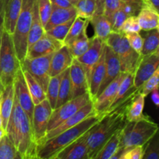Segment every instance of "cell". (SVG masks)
<instances>
[{"mask_svg":"<svg viewBox=\"0 0 159 159\" xmlns=\"http://www.w3.org/2000/svg\"><path fill=\"white\" fill-rule=\"evenodd\" d=\"M101 118L102 116L94 113L77 125L37 144L36 146V155L38 159L54 158L61 151L76 141L93 126L96 125Z\"/></svg>","mask_w":159,"mask_h":159,"instance_id":"cell-3","label":"cell"},{"mask_svg":"<svg viewBox=\"0 0 159 159\" xmlns=\"http://www.w3.org/2000/svg\"><path fill=\"white\" fill-rule=\"evenodd\" d=\"M75 19L70 20L69 21H67L65 23H61V24L57 25V26H54L51 29L45 31V33L49 36H51V37H52L53 38L56 39L57 40H60V41L64 43V40H65V37H66L67 34H68Z\"/></svg>","mask_w":159,"mask_h":159,"instance_id":"cell-39","label":"cell"},{"mask_svg":"<svg viewBox=\"0 0 159 159\" xmlns=\"http://www.w3.org/2000/svg\"><path fill=\"white\" fill-rule=\"evenodd\" d=\"M22 71L23 72V75H24L30 94L32 98L33 102H34V106L37 105V104L42 102L43 99H46V93H45L43 88L40 86V84L28 71H24V70H22Z\"/></svg>","mask_w":159,"mask_h":159,"instance_id":"cell-31","label":"cell"},{"mask_svg":"<svg viewBox=\"0 0 159 159\" xmlns=\"http://www.w3.org/2000/svg\"><path fill=\"white\" fill-rule=\"evenodd\" d=\"M123 129V128H122ZM120 130L116 132L107 143L98 152L92 159H109L117 151L120 144Z\"/></svg>","mask_w":159,"mask_h":159,"instance_id":"cell-34","label":"cell"},{"mask_svg":"<svg viewBox=\"0 0 159 159\" xmlns=\"http://www.w3.org/2000/svg\"><path fill=\"white\" fill-rule=\"evenodd\" d=\"M77 16L75 6L70 8H59L52 6L51 16L44 26V30L47 31L57 25L61 24Z\"/></svg>","mask_w":159,"mask_h":159,"instance_id":"cell-24","label":"cell"},{"mask_svg":"<svg viewBox=\"0 0 159 159\" xmlns=\"http://www.w3.org/2000/svg\"><path fill=\"white\" fill-rule=\"evenodd\" d=\"M34 2L35 0H23L21 10L12 34L16 54L20 62L24 60L27 52L28 35L32 21Z\"/></svg>","mask_w":159,"mask_h":159,"instance_id":"cell-7","label":"cell"},{"mask_svg":"<svg viewBox=\"0 0 159 159\" xmlns=\"http://www.w3.org/2000/svg\"><path fill=\"white\" fill-rule=\"evenodd\" d=\"M37 9H38L39 16L42 25L44 28L45 25L49 20L52 10V4L51 0H37Z\"/></svg>","mask_w":159,"mask_h":159,"instance_id":"cell-41","label":"cell"},{"mask_svg":"<svg viewBox=\"0 0 159 159\" xmlns=\"http://www.w3.org/2000/svg\"><path fill=\"white\" fill-rule=\"evenodd\" d=\"M14 85V94L15 97L16 98L19 104L23 109V111L29 118L30 121L32 125L33 119V112H34V104L33 102L32 98H31L30 92L28 90L27 85L26 83L23 72L21 68L17 71L16 77L13 81Z\"/></svg>","mask_w":159,"mask_h":159,"instance_id":"cell-11","label":"cell"},{"mask_svg":"<svg viewBox=\"0 0 159 159\" xmlns=\"http://www.w3.org/2000/svg\"><path fill=\"white\" fill-rule=\"evenodd\" d=\"M23 159H38V158H37V155H36V154H35V155H31V156H29V157H27V158H25Z\"/></svg>","mask_w":159,"mask_h":159,"instance_id":"cell-57","label":"cell"},{"mask_svg":"<svg viewBox=\"0 0 159 159\" xmlns=\"http://www.w3.org/2000/svg\"><path fill=\"white\" fill-rule=\"evenodd\" d=\"M55 157L59 159H89L86 144V133L61 151Z\"/></svg>","mask_w":159,"mask_h":159,"instance_id":"cell-20","label":"cell"},{"mask_svg":"<svg viewBox=\"0 0 159 159\" xmlns=\"http://www.w3.org/2000/svg\"><path fill=\"white\" fill-rule=\"evenodd\" d=\"M89 23H91L93 27L94 37H98L103 41H105L106 39L112 32L110 22L102 14H95L89 20Z\"/></svg>","mask_w":159,"mask_h":159,"instance_id":"cell-28","label":"cell"},{"mask_svg":"<svg viewBox=\"0 0 159 159\" xmlns=\"http://www.w3.org/2000/svg\"><path fill=\"white\" fill-rule=\"evenodd\" d=\"M127 17L128 16L123 12L121 9L116 11L109 20L111 24L112 32H120L121 26Z\"/></svg>","mask_w":159,"mask_h":159,"instance_id":"cell-45","label":"cell"},{"mask_svg":"<svg viewBox=\"0 0 159 159\" xmlns=\"http://www.w3.org/2000/svg\"><path fill=\"white\" fill-rule=\"evenodd\" d=\"M124 2H138V1H141V0H121Z\"/></svg>","mask_w":159,"mask_h":159,"instance_id":"cell-59","label":"cell"},{"mask_svg":"<svg viewBox=\"0 0 159 159\" xmlns=\"http://www.w3.org/2000/svg\"><path fill=\"white\" fill-rule=\"evenodd\" d=\"M141 29L138 23V17L136 16H128L123 23L120 29V33L127 34V33H140Z\"/></svg>","mask_w":159,"mask_h":159,"instance_id":"cell-43","label":"cell"},{"mask_svg":"<svg viewBox=\"0 0 159 159\" xmlns=\"http://www.w3.org/2000/svg\"><path fill=\"white\" fill-rule=\"evenodd\" d=\"M104 47H105V43L103 40L93 36L92 38H90V44L88 50L82 56L76 58L85 71L88 83L92 69L100 57L103 51Z\"/></svg>","mask_w":159,"mask_h":159,"instance_id":"cell-14","label":"cell"},{"mask_svg":"<svg viewBox=\"0 0 159 159\" xmlns=\"http://www.w3.org/2000/svg\"><path fill=\"white\" fill-rule=\"evenodd\" d=\"M73 58L70 50L67 45L64 44L60 49L53 54L50 63L48 75L50 77L60 75L65 70L70 68L72 64Z\"/></svg>","mask_w":159,"mask_h":159,"instance_id":"cell-19","label":"cell"},{"mask_svg":"<svg viewBox=\"0 0 159 159\" xmlns=\"http://www.w3.org/2000/svg\"><path fill=\"white\" fill-rule=\"evenodd\" d=\"M20 61L14 48L12 35L3 29L0 45V82L3 87L13 83Z\"/></svg>","mask_w":159,"mask_h":159,"instance_id":"cell-6","label":"cell"},{"mask_svg":"<svg viewBox=\"0 0 159 159\" xmlns=\"http://www.w3.org/2000/svg\"><path fill=\"white\" fill-rule=\"evenodd\" d=\"M104 54H105V76L99 87L97 96L102 93V90L109 84L111 83L121 72L120 64L117 55L106 43L104 47Z\"/></svg>","mask_w":159,"mask_h":159,"instance_id":"cell-18","label":"cell"},{"mask_svg":"<svg viewBox=\"0 0 159 159\" xmlns=\"http://www.w3.org/2000/svg\"><path fill=\"white\" fill-rule=\"evenodd\" d=\"M5 5L6 0H0V45H1V38L2 30L4 29V13H5Z\"/></svg>","mask_w":159,"mask_h":159,"instance_id":"cell-49","label":"cell"},{"mask_svg":"<svg viewBox=\"0 0 159 159\" xmlns=\"http://www.w3.org/2000/svg\"><path fill=\"white\" fill-rule=\"evenodd\" d=\"M136 90L138 89H135L134 85V74H127L120 84L114 99L107 112L113 110L116 106L127 99Z\"/></svg>","mask_w":159,"mask_h":159,"instance_id":"cell-25","label":"cell"},{"mask_svg":"<svg viewBox=\"0 0 159 159\" xmlns=\"http://www.w3.org/2000/svg\"><path fill=\"white\" fill-rule=\"evenodd\" d=\"M92 101L89 93L71 99L63 105L53 110L51 118L48 122L47 132L53 130L63 123L65 120L69 118L73 114L79 111L81 108Z\"/></svg>","mask_w":159,"mask_h":159,"instance_id":"cell-8","label":"cell"},{"mask_svg":"<svg viewBox=\"0 0 159 159\" xmlns=\"http://www.w3.org/2000/svg\"><path fill=\"white\" fill-rule=\"evenodd\" d=\"M105 76V54L104 49L98 61L95 64L90 74L88 83V93L92 101H94L97 96L98 91Z\"/></svg>","mask_w":159,"mask_h":159,"instance_id":"cell-21","label":"cell"},{"mask_svg":"<svg viewBox=\"0 0 159 159\" xmlns=\"http://www.w3.org/2000/svg\"><path fill=\"white\" fill-rule=\"evenodd\" d=\"M141 159H159L158 133L144 146V152Z\"/></svg>","mask_w":159,"mask_h":159,"instance_id":"cell-40","label":"cell"},{"mask_svg":"<svg viewBox=\"0 0 159 159\" xmlns=\"http://www.w3.org/2000/svg\"><path fill=\"white\" fill-rule=\"evenodd\" d=\"M159 51L142 56L134 73V88L139 89L144 82L148 80L158 68Z\"/></svg>","mask_w":159,"mask_h":159,"instance_id":"cell-12","label":"cell"},{"mask_svg":"<svg viewBox=\"0 0 159 159\" xmlns=\"http://www.w3.org/2000/svg\"><path fill=\"white\" fill-rule=\"evenodd\" d=\"M51 159H59V158H57V157H54V158H51Z\"/></svg>","mask_w":159,"mask_h":159,"instance_id":"cell-62","label":"cell"},{"mask_svg":"<svg viewBox=\"0 0 159 159\" xmlns=\"http://www.w3.org/2000/svg\"><path fill=\"white\" fill-rule=\"evenodd\" d=\"M90 38H89L86 30H85L79 37L67 46L69 48L73 58L76 59L82 56L88 50Z\"/></svg>","mask_w":159,"mask_h":159,"instance_id":"cell-33","label":"cell"},{"mask_svg":"<svg viewBox=\"0 0 159 159\" xmlns=\"http://www.w3.org/2000/svg\"><path fill=\"white\" fill-rule=\"evenodd\" d=\"M145 97L139 91L130 99L126 110V118L127 122H134L144 117L143 113L144 107Z\"/></svg>","mask_w":159,"mask_h":159,"instance_id":"cell-26","label":"cell"},{"mask_svg":"<svg viewBox=\"0 0 159 159\" xmlns=\"http://www.w3.org/2000/svg\"><path fill=\"white\" fill-rule=\"evenodd\" d=\"M53 109L47 99L34 106L33 112L32 130L36 145L41 141L47 133V127Z\"/></svg>","mask_w":159,"mask_h":159,"instance_id":"cell-10","label":"cell"},{"mask_svg":"<svg viewBox=\"0 0 159 159\" xmlns=\"http://www.w3.org/2000/svg\"><path fill=\"white\" fill-rule=\"evenodd\" d=\"M2 88H3L2 85V84H1V82H0V89H2Z\"/></svg>","mask_w":159,"mask_h":159,"instance_id":"cell-61","label":"cell"},{"mask_svg":"<svg viewBox=\"0 0 159 159\" xmlns=\"http://www.w3.org/2000/svg\"><path fill=\"white\" fill-rule=\"evenodd\" d=\"M74 6L78 17L89 21L96 14V0H79Z\"/></svg>","mask_w":159,"mask_h":159,"instance_id":"cell-35","label":"cell"},{"mask_svg":"<svg viewBox=\"0 0 159 159\" xmlns=\"http://www.w3.org/2000/svg\"><path fill=\"white\" fill-rule=\"evenodd\" d=\"M63 72L61 73L60 75L54 76V77L50 78L48 88H47L46 92H45V93H46V99L48 100V102H49L50 105L52 107L53 110L55 109L56 103H57L59 87H60L61 80Z\"/></svg>","mask_w":159,"mask_h":159,"instance_id":"cell-37","label":"cell"},{"mask_svg":"<svg viewBox=\"0 0 159 159\" xmlns=\"http://www.w3.org/2000/svg\"><path fill=\"white\" fill-rule=\"evenodd\" d=\"M125 34V37L127 40H128L130 47L134 50L136 52L141 55V50L143 47V38L140 33H127Z\"/></svg>","mask_w":159,"mask_h":159,"instance_id":"cell-46","label":"cell"},{"mask_svg":"<svg viewBox=\"0 0 159 159\" xmlns=\"http://www.w3.org/2000/svg\"><path fill=\"white\" fill-rule=\"evenodd\" d=\"M23 0H6L4 13V30L12 35L20 15Z\"/></svg>","mask_w":159,"mask_h":159,"instance_id":"cell-23","label":"cell"},{"mask_svg":"<svg viewBox=\"0 0 159 159\" xmlns=\"http://www.w3.org/2000/svg\"><path fill=\"white\" fill-rule=\"evenodd\" d=\"M143 152H144V146H138L125 151L127 159H141Z\"/></svg>","mask_w":159,"mask_h":159,"instance_id":"cell-48","label":"cell"},{"mask_svg":"<svg viewBox=\"0 0 159 159\" xmlns=\"http://www.w3.org/2000/svg\"><path fill=\"white\" fill-rule=\"evenodd\" d=\"M126 75H127V73L120 72V74L111 83L109 84L102 90V93H99L96 96L94 101H93V109H94V112L96 114L102 116V114L107 111V110L114 99L120 84L122 82Z\"/></svg>","mask_w":159,"mask_h":159,"instance_id":"cell-13","label":"cell"},{"mask_svg":"<svg viewBox=\"0 0 159 159\" xmlns=\"http://www.w3.org/2000/svg\"><path fill=\"white\" fill-rule=\"evenodd\" d=\"M0 159H23L6 134L0 141Z\"/></svg>","mask_w":159,"mask_h":159,"instance_id":"cell-38","label":"cell"},{"mask_svg":"<svg viewBox=\"0 0 159 159\" xmlns=\"http://www.w3.org/2000/svg\"><path fill=\"white\" fill-rule=\"evenodd\" d=\"M6 134L23 158L36 154V143L29 118L19 104L14 94V102L6 128Z\"/></svg>","mask_w":159,"mask_h":159,"instance_id":"cell-2","label":"cell"},{"mask_svg":"<svg viewBox=\"0 0 159 159\" xmlns=\"http://www.w3.org/2000/svg\"><path fill=\"white\" fill-rule=\"evenodd\" d=\"M124 150H123V149L120 148H118L117 151H116V152H115V153L113 154V155H112V156L109 159H120L121 155H122V153L124 152Z\"/></svg>","mask_w":159,"mask_h":159,"instance_id":"cell-53","label":"cell"},{"mask_svg":"<svg viewBox=\"0 0 159 159\" xmlns=\"http://www.w3.org/2000/svg\"><path fill=\"white\" fill-rule=\"evenodd\" d=\"M94 113L95 112L94 109H93V101H90V102H88L86 105L84 106L82 108H81L79 111L76 112L75 114H73L72 116H70L69 118L65 120L64 121L63 123H61L60 125H58L57 127L53 129V130L47 132L44 138L41 140V141H40L39 144L47 141V140L50 139V138H53V137L56 136V135L59 134L61 133V132L65 131V130H68V129L71 128V127H74V126L77 125L78 124H79V123L82 122V120H84L86 119L87 117L90 116L91 115L94 114Z\"/></svg>","mask_w":159,"mask_h":159,"instance_id":"cell-16","label":"cell"},{"mask_svg":"<svg viewBox=\"0 0 159 159\" xmlns=\"http://www.w3.org/2000/svg\"><path fill=\"white\" fill-rule=\"evenodd\" d=\"M158 132V125L149 116L134 122H127L121 129L119 148L128 150L138 146H144Z\"/></svg>","mask_w":159,"mask_h":159,"instance_id":"cell-4","label":"cell"},{"mask_svg":"<svg viewBox=\"0 0 159 159\" xmlns=\"http://www.w3.org/2000/svg\"><path fill=\"white\" fill-rule=\"evenodd\" d=\"M123 2H124L121 0H104L102 15L110 20L112 16L120 9Z\"/></svg>","mask_w":159,"mask_h":159,"instance_id":"cell-44","label":"cell"},{"mask_svg":"<svg viewBox=\"0 0 159 159\" xmlns=\"http://www.w3.org/2000/svg\"><path fill=\"white\" fill-rule=\"evenodd\" d=\"M159 83V68L154 72V74L143 83L139 88V92L144 96H147L155 89H158Z\"/></svg>","mask_w":159,"mask_h":159,"instance_id":"cell-42","label":"cell"},{"mask_svg":"<svg viewBox=\"0 0 159 159\" xmlns=\"http://www.w3.org/2000/svg\"><path fill=\"white\" fill-rule=\"evenodd\" d=\"M69 75L71 84V99L88 93L86 75L82 66L76 59L73 60L70 66Z\"/></svg>","mask_w":159,"mask_h":159,"instance_id":"cell-17","label":"cell"},{"mask_svg":"<svg viewBox=\"0 0 159 159\" xmlns=\"http://www.w3.org/2000/svg\"><path fill=\"white\" fill-rule=\"evenodd\" d=\"M65 43L63 42L53 38L45 33L38 40L28 48L25 58H35L54 54Z\"/></svg>","mask_w":159,"mask_h":159,"instance_id":"cell-15","label":"cell"},{"mask_svg":"<svg viewBox=\"0 0 159 159\" xmlns=\"http://www.w3.org/2000/svg\"><path fill=\"white\" fill-rule=\"evenodd\" d=\"M144 32V34H141L143 38L141 56H147L158 51L159 31L158 29H154Z\"/></svg>","mask_w":159,"mask_h":159,"instance_id":"cell-30","label":"cell"},{"mask_svg":"<svg viewBox=\"0 0 159 159\" xmlns=\"http://www.w3.org/2000/svg\"><path fill=\"white\" fill-rule=\"evenodd\" d=\"M125 151H126V150L124 151V152H123L122 155H121V156H120V159H127V156H126Z\"/></svg>","mask_w":159,"mask_h":159,"instance_id":"cell-58","label":"cell"},{"mask_svg":"<svg viewBox=\"0 0 159 159\" xmlns=\"http://www.w3.org/2000/svg\"><path fill=\"white\" fill-rule=\"evenodd\" d=\"M44 34V28H43V26L42 25L40 16H39L37 0H35L34 5V9H33L32 21H31L30 29L29 35H28L27 49L31 45L34 44L37 40H38Z\"/></svg>","mask_w":159,"mask_h":159,"instance_id":"cell-29","label":"cell"},{"mask_svg":"<svg viewBox=\"0 0 159 159\" xmlns=\"http://www.w3.org/2000/svg\"><path fill=\"white\" fill-rule=\"evenodd\" d=\"M152 94V100L154 102L155 106L157 107H159V94H158V89H154L152 93H150Z\"/></svg>","mask_w":159,"mask_h":159,"instance_id":"cell-51","label":"cell"},{"mask_svg":"<svg viewBox=\"0 0 159 159\" xmlns=\"http://www.w3.org/2000/svg\"><path fill=\"white\" fill-rule=\"evenodd\" d=\"M52 55L53 54L35 58H25L20 62L21 69L28 71L40 84L44 92H46L51 78L48 71Z\"/></svg>","mask_w":159,"mask_h":159,"instance_id":"cell-9","label":"cell"},{"mask_svg":"<svg viewBox=\"0 0 159 159\" xmlns=\"http://www.w3.org/2000/svg\"><path fill=\"white\" fill-rule=\"evenodd\" d=\"M6 135V131L2 129V127H0V141L2 139L3 137Z\"/></svg>","mask_w":159,"mask_h":159,"instance_id":"cell-56","label":"cell"},{"mask_svg":"<svg viewBox=\"0 0 159 159\" xmlns=\"http://www.w3.org/2000/svg\"><path fill=\"white\" fill-rule=\"evenodd\" d=\"M71 99V84L70 80L69 68L65 70L62 74L61 80L60 87H59L58 96H57V103L55 109L63 105L65 102Z\"/></svg>","mask_w":159,"mask_h":159,"instance_id":"cell-32","label":"cell"},{"mask_svg":"<svg viewBox=\"0 0 159 159\" xmlns=\"http://www.w3.org/2000/svg\"><path fill=\"white\" fill-rule=\"evenodd\" d=\"M143 0L138 2H123L120 9L127 16H138L142 7Z\"/></svg>","mask_w":159,"mask_h":159,"instance_id":"cell-47","label":"cell"},{"mask_svg":"<svg viewBox=\"0 0 159 159\" xmlns=\"http://www.w3.org/2000/svg\"><path fill=\"white\" fill-rule=\"evenodd\" d=\"M148 4H150L152 7L155 8L156 10L158 11L159 9V0H144Z\"/></svg>","mask_w":159,"mask_h":159,"instance_id":"cell-54","label":"cell"},{"mask_svg":"<svg viewBox=\"0 0 159 159\" xmlns=\"http://www.w3.org/2000/svg\"><path fill=\"white\" fill-rule=\"evenodd\" d=\"M2 89H0V127H2Z\"/></svg>","mask_w":159,"mask_h":159,"instance_id":"cell-55","label":"cell"},{"mask_svg":"<svg viewBox=\"0 0 159 159\" xmlns=\"http://www.w3.org/2000/svg\"><path fill=\"white\" fill-rule=\"evenodd\" d=\"M51 2L52 6L59 8H70L74 6L69 0H51Z\"/></svg>","mask_w":159,"mask_h":159,"instance_id":"cell-50","label":"cell"},{"mask_svg":"<svg viewBox=\"0 0 159 159\" xmlns=\"http://www.w3.org/2000/svg\"><path fill=\"white\" fill-rule=\"evenodd\" d=\"M89 23V20L76 16L65 40H64V43L65 45L70 44L73 40L79 37L84 31L86 30Z\"/></svg>","mask_w":159,"mask_h":159,"instance_id":"cell-36","label":"cell"},{"mask_svg":"<svg viewBox=\"0 0 159 159\" xmlns=\"http://www.w3.org/2000/svg\"><path fill=\"white\" fill-rule=\"evenodd\" d=\"M104 43L117 55L121 72L134 74L142 56L130 47L125 34L120 32H111Z\"/></svg>","mask_w":159,"mask_h":159,"instance_id":"cell-5","label":"cell"},{"mask_svg":"<svg viewBox=\"0 0 159 159\" xmlns=\"http://www.w3.org/2000/svg\"><path fill=\"white\" fill-rule=\"evenodd\" d=\"M138 91L139 89L134 91L113 110L102 114L100 120L86 132V144L89 159L93 158L106 143L126 125L127 123L126 118L127 107Z\"/></svg>","mask_w":159,"mask_h":159,"instance_id":"cell-1","label":"cell"},{"mask_svg":"<svg viewBox=\"0 0 159 159\" xmlns=\"http://www.w3.org/2000/svg\"><path fill=\"white\" fill-rule=\"evenodd\" d=\"M103 4L104 0H96V14L100 15L103 12Z\"/></svg>","mask_w":159,"mask_h":159,"instance_id":"cell-52","label":"cell"},{"mask_svg":"<svg viewBox=\"0 0 159 159\" xmlns=\"http://www.w3.org/2000/svg\"><path fill=\"white\" fill-rule=\"evenodd\" d=\"M14 102V85L13 83L3 87L2 98V120L3 130L6 131L8 120L12 113Z\"/></svg>","mask_w":159,"mask_h":159,"instance_id":"cell-27","label":"cell"},{"mask_svg":"<svg viewBox=\"0 0 159 159\" xmlns=\"http://www.w3.org/2000/svg\"><path fill=\"white\" fill-rule=\"evenodd\" d=\"M69 1H70V2H71V3H72V4H73V5H75V3H76V2H79V0H69Z\"/></svg>","mask_w":159,"mask_h":159,"instance_id":"cell-60","label":"cell"},{"mask_svg":"<svg viewBox=\"0 0 159 159\" xmlns=\"http://www.w3.org/2000/svg\"><path fill=\"white\" fill-rule=\"evenodd\" d=\"M137 17L141 30L148 31L159 28L158 11L144 0Z\"/></svg>","mask_w":159,"mask_h":159,"instance_id":"cell-22","label":"cell"}]
</instances>
